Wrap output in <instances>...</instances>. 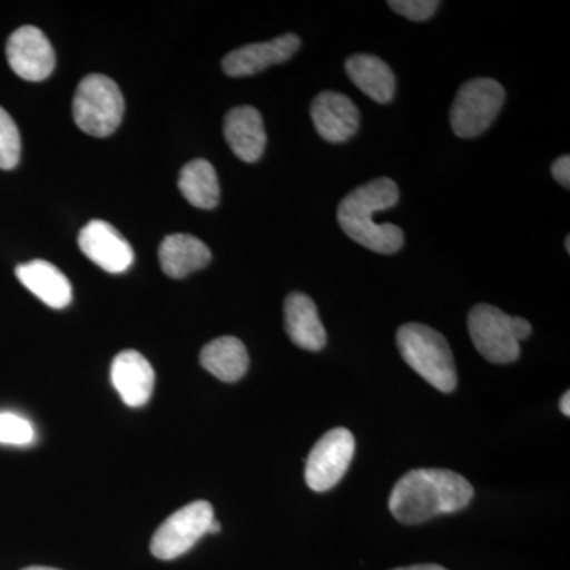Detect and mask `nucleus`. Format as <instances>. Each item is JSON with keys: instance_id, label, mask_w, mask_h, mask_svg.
Returning a JSON list of instances; mask_svg holds the SVG:
<instances>
[{"instance_id": "obj_25", "label": "nucleus", "mask_w": 570, "mask_h": 570, "mask_svg": "<svg viewBox=\"0 0 570 570\" xmlns=\"http://www.w3.org/2000/svg\"><path fill=\"white\" fill-rule=\"evenodd\" d=\"M393 570H449L442 568V566L438 564H417V566H407V568H397Z\"/></svg>"}, {"instance_id": "obj_9", "label": "nucleus", "mask_w": 570, "mask_h": 570, "mask_svg": "<svg viewBox=\"0 0 570 570\" xmlns=\"http://www.w3.org/2000/svg\"><path fill=\"white\" fill-rule=\"evenodd\" d=\"M11 70L26 81H43L52 73L56 55L50 40L39 28L22 26L7 41Z\"/></svg>"}, {"instance_id": "obj_26", "label": "nucleus", "mask_w": 570, "mask_h": 570, "mask_svg": "<svg viewBox=\"0 0 570 570\" xmlns=\"http://www.w3.org/2000/svg\"><path fill=\"white\" fill-rule=\"evenodd\" d=\"M560 409L562 414L566 415V417H570V393L566 392L564 395H562L560 401Z\"/></svg>"}, {"instance_id": "obj_29", "label": "nucleus", "mask_w": 570, "mask_h": 570, "mask_svg": "<svg viewBox=\"0 0 570 570\" xmlns=\"http://www.w3.org/2000/svg\"><path fill=\"white\" fill-rule=\"evenodd\" d=\"M566 250H568V254L570 253V236L566 238Z\"/></svg>"}, {"instance_id": "obj_11", "label": "nucleus", "mask_w": 570, "mask_h": 570, "mask_svg": "<svg viewBox=\"0 0 570 570\" xmlns=\"http://www.w3.org/2000/svg\"><path fill=\"white\" fill-rule=\"evenodd\" d=\"M299 47L302 40L295 33H285L264 43L246 45L225 56L223 69L228 77H250L276 63L287 62Z\"/></svg>"}, {"instance_id": "obj_10", "label": "nucleus", "mask_w": 570, "mask_h": 570, "mask_svg": "<svg viewBox=\"0 0 570 570\" xmlns=\"http://www.w3.org/2000/svg\"><path fill=\"white\" fill-rule=\"evenodd\" d=\"M78 246L82 254L111 275L127 272L134 264L130 243L105 220H91L81 228Z\"/></svg>"}, {"instance_id": "obj_4", "label": "nucleus", "mask_w": 570, "mask_h": 570, "mask_svg": "<svg viewBox=\"0 0 570 570\" xmlns=\"http://www.w3.org/2000/svg\"><path fill=\"white\" fill-rule=\"evenodd\" d=\"M124 97L111 78L94 73L82 78L73 97L75 124L91 137H108L121 126Z\"/></svg>"}, {"instance_id": "obj_7", "label": "nucleus", "mask_w": 570, "mask_h": 570, "mask_svg": "<svg viewBox=\"0 0 570 570\" xmlns=\"http://www.w3.org/2000/svg\"><path fill=\"white\" fill-rule=\"evenodd\" d=\"M214 520L213 505L208 501H194L176 510L174 515L154 532L151 553L159 560L170 561L183 557L205 534Z\"/></svg>"}, {"instance_id": "obj_27", "label": "nucleus", "mask_w": 570, "mask_h": 570, "mask_svg": "<svg viewBox=\"0 0 570 570\" xmlns=\"http://www.w3.org/2000/svg\"><path fill=\"white\" fill-rule=\"evenodd\" d=\"M217 532H220V523L214 519L212 523H209L208 534H217Z\"/></svg>"}, {"instance_id": "obj_24", "label": "nucleus", "mask_w": 570, "mask_h": 570, "mask_svg": "<svg viewBox=\"0 0 570 570\" xmlns=\"http://www.w3.org/2000/svg\"><path fill=\"white\" fill-rule=\"evenodd\" d=\"M551 175L561 184L564 189L570 187V157L561 156L557 163L551 165Z\"/></svg>"}, {"instance_id": "obj_13", "label": "nucleus", "mask_w": 570, "mask_h": 570, "mask_svg": "<svg viewBox=\"0 0 570 570\" xmlns=\"http://www.w3.org/2000/svg\"><path fill=\"white\" fill-rule=\"evenodd\" d=\"M111 382L127 406L141 407L153 395L156 373L146 356L129 348L112 360Z\"/></svg>"}, {"instance_id": "obj_12", "label": "nucleus", "mask_w": 570, "mask_h": 570, "mask_svg": "<svg viewBox=\"0 0 570 570\" xmlns=\"http://www.w3.org/2000/svg\"><path fill=\"white\" fill-rule=\"evenodd\" d=\"M311 118L317 134L328 142H344L360 127V111L354 100L341 92L318 94L311 105Z\"/></svg>"}, {"instance_id": "obj_28", "label": "nucleus", "mask_w": 570, "mask_h": 570, "mask_svg": "<svg viewBox=\"0 0 570 570\" xmlns=\"http://www.w3.org/2000/svg\"><path fill=\"white\" fill-rule=\"evenodd\" d=\"M22 570H59L55 568H43V566H32V568H26Z\"/></svg>"}, {"instance_id": "obj_21", "label": "nucleus", "mask_w": 570, "mask_h": 570, "mask_svg": "<svg viewBox=\"0 0 570 570\" xmlns=\"http://www.w3.org/2000/svg\"><path fill=\"white\" fill-rule=\"evenodd\" d=\"M21 137L9 112L0 107V168L13 170L20 163Z\"/></svg>"}, {"instance_id": "obj_5", "label": "nucleus", "mask_w": 570, "mask_h": 570, "mask_svg": "<svg viewBox=\"0 0 570 570\" xmlns=\"http://www.w3.org/2000/svg\"><path fill=\"white\" fill-rule=\"evenodd\" d=\"M501 82L474 78L464 82L450 108V126L460 138H474L485 132L504 105Z\"/></svg>"}, {"instance_id": "obj_2", "label": "nucleus", "mask_w": 570, "mask_h": 570, "mask_svg": "<svg viewBox=\"0 0 570 570\" xmlns=\"http://www.w3.org/2000/svg\"><path fill=\"white\" fill-rule=\"evenodd\" d=\"M400 189L390 178H379L356 187L337 208V220L348 238L377 254H395L404 245L397 225L377 224L374 214L393 208Z\"/></svg>"}, {"instance_id": "obj_15", "label": "nucleus", "mask_w": 570, "mask_h": 570, "mask_svg": "<svg viewBox=\"0 0 570 570\" xmlns=\"http://www.w3.org/2000/svg\"><path fill=\"white\" fill-rule=\"evenodd\" d=\"M284 326L292 343L305 351L318 352L326 346L325 326L311 296L294 292L284 302Z\"/></svg>"}, {"instance_id": "obj_20", "label": "nucleus", "mask_w": 570, "mask_h": 570, "mask_svg": "<svg viewBox=\"0 0 570 570\" xmlns=\"http://www.w3.org/2000/svg\"><path fill=\"white\" fill-rule=\"evenodd\" d=\"M179 190L195 208L213 209L219 205L220 186L216 170L208 160H193L179 175Z\"/></svg>"}, {"instance_id": "obj_23", "label": "nucleus", "mask_w": 570, "mask_h": 570, "mask_svg": "<svg viewBox=\"0 0 570 570\" xmlns=\"http://www.w3.org/2000/svg\"><path fill=\"white\" fill-rule=\"evenodd\" d=\"M389 6L407 20L426 21L436 13L441 2H436V0H390Z\"/></svg>"}, {"instance_id": "obj_14", "label": "nucleus", "mask_w": 570, "mask_h": 570, "mask_svg": "<svg viewBox=\"0 0 570 570\" xmlns=\"http://www.w3.org/2000/svg\"><path fill=\"white\" fill-rule=\"evenodd\" d=\"M224 135L228 146L243 163L254 164L264 156L266 132L257 108L243 105L225 116Z\"/></svg>"}, {"instance_id": "obj_16", "label": "nucleus", "mask_w": 570, "mask_h": 570, "mask_svg": "<svg viewBox=\"0 0 570 570\" xmlns=\"http://www.w3.org/2000/svg\"><path fill=\"white\" fill-rule=\"evenodd\" d=\"M20 283L52 309H63L71 302V284L58 266L47 261H32L17 266Z\"/></svg>"}, {"instance_id": "obj_8", "label": "nucleus", "mask_w": 570, "mask_h": 570, "mask_svg": "<svg viewBox=\"0 0 570 570\" xmlns=\"http://www.w3.org/2000/svg\"><path fill=\"white\" fill-rule=\"evenodd\" d=\"M355 453V438L347 428H335L321 439L307 456L305 479L307 487L325 493L341 482Z\"/></svg>"}, {"instance_id": "obj_17", "label": "nucleus", "mask_w": 570, "mask_h": 570, "mask_svg": "<svg viewBox=\"0 0 570 570\" xmlns=\"http://www.w3.org/2000/svg\"><path fill=\"white\" fill-rule=\"evenodd\" d=\"M212 250L197 236L175 234L167 236L159 247V261L165 275L183 279L205 268L212 262Z\"/></svg>"}, {"instance_id": "obj_3", "label": "nucleus", "mask_w": 570, "mask_h": 570, "mask_svg": "<svg viewBox=\"0 0 570 570\" xmlns=\"http://www.w3.org/2000/svg\"><path fill=\"white\" fill-rule=\"evenodd\" d=\"M396 346L404 362L428 384L442 393L456 389L459 374L452 348L436 330L417 322L404 324L397 330Z\"/></svg>"}, {"instance_id": "obj_1", "label": "nucleus", "mask_w": 570, "mask_h": 570, "mask_svg": "<svg viewBox=\"0 0 570 570\" xmlns=\"http://www.w3.org/2000/svg\"><path fill=\"white\" fill-rule=\"evenodd\" d=\"M474 489L449 469H414L397 480L389 498L392 515L403 524H420L460 512L471 504Z\"/></svg>"}, {"instance_id": "obj_22", "label": "nucleus", "mask_w": 570, "mask_h": 570, "mask_svg": "<svg viewBox=\"0 0 570 570\" xmlns=\"http://www.w3.org/2000/svg\"><path fill=\"white\" fill-rule=\"evenodd\" d=\"M36 439L32 423L13 412H0V444L29 445Z\"/></svg>"}, {"instance_id": "obj_19", "label": "nucleus", "mask_w": 570, "mask_h": 570, "mask_svg": "<svg viewBox=\"0 0 570 570\" xmlns=\"http://www.w3.org/2000/svg\"><path fill=\"white\" fill-rule=\"evenodd\" d=\"M200 363L214 377L232 384L243 379L249 370V354L238 337L220 336L206 344Z\"/></svg>"}, {"instance_id": "obj_18", "label": "nucleus", "mask_w": 570, "mask_h": 570, "mask_svg": "<svg viewBox=\"0 0 570 570\" xmlns=\"http://www.w3.org/2000/svg\"><path fill=\"white\" fill-rule=\"evenodd\" d=\"M352 82L377 104H390L395 97L396 78L387 62L373 55H354L346 61Z\"/></svg>"}, {"instance_id": "obj_6", "label": "nucleus", "mask_w": 570, "mask_h": 570, "mask_svg": "<svg viewBox=\"0 0 570 570\" xmlns=\"http://www.w3.org/2000/svg\"><path fill=\"white\" fill-rule=\"evenodd\" d=\"M468 328L475 348L490 363L508 365L519 360L515 317L491 305H478L469 313Z\"/></svg>"}]
</instances>
